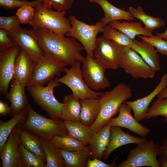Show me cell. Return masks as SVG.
Masks as SVG:
<instances>
[{"label":"cell","instance_id":"1","mask_svg":"<svg viewBox=\"0 0 167 167\" xmlns=\"http://www.w3.org/2000/svg\"><path fill=\"white\" fill-rule=\"evenodd\" d=\"M36 30L45 54L51 55L68 66L83 64L85 57L81 52L84 49L76 39L58 35L46 29Z\"/></svg>","mask_w":167,"mask_h":167},{"label":"cell","instance_id":"2","mask_svg":"<svg viewBox=\"0 0 167 167\" xmlns=\"http://www.w3.org/2000/svg\"><path fill=\"white\" fill-rule=\"evenodd\" d=\"M131 88L123 83L118 84L111 90L100 96V110L97 118L90 127L95 133L107 124L119 112L121 105L132 96Z\"/></svg>","mask_w":167,"mask_h":167},{"label":"cell","instance_id":"3","mask_svg":"<svg viewBox=\"0 0 167 167\" xmlns=\"http://www.w3.org/2000/svg\"><path fill=\"white\" fill-rule=\"evenodd\" d=\"M48 4L41 3L34 8L33 17L28 24L35 30L46 29L65 36L71 27L69 19L65 17L66 11H55Z\"/></svg>","mask_w":167,"mask_h":167},{"label":"cell","instance_id":"4","mask_svg":"<svg viewBox=\"0 0 167 167\" xmlns=\"http://www.w3.org/2000/svg\"><path fill=\"white\" fill-rule=\"evenodd\" d=\"M22 127L40 138L50 140L56 135L66 136L68 131L61 119L48 118L36 112L30 104Z\"/></svg>","mask_w":167,"mask_h":167},{"label":"cell","instance_id":"5","mask_svg":"<svg viewBox=\"0 0 167 167\" xmlns=\"http://www.w3.org/2000/svg\"><path fill=\"white\" fill-rule=\"evenodd\" d=\"M68 19L71 27L65 36L78 40L84 47L87 55L94 58V50L97 36L99 33L103 32L105 26L101 20L92 25L78 20L73 15H70Z\"/></svg>","mask_w":167,"mask_h":167},{"label":"cell","instance_id":"6","mask_svg":"<svg viewBox=\"0 0 167 167\" xmlns=\"http://www.w3.org/2000/svg\"><path fill=\"white\" fill-rule=\"evenodd\" d=\"M57 78L45 86H31L27 87V89L34 102L46 112L50 118L61 119L62 104L57 100L54 94V89L60 84Z\"/></svg>","mask_w":167,"mask_h":167},{"label":"cell","instance_id":"7","mask_svg":"<svg viewBox=\"0 0 167 167\" xmlns=\"http://www.w3.org/2000/svg\"><path fill=\"white\" fill-rule=\"evenodd\" d=\"M160 146L152 140L137 144L129 151L127 159L118 167H159L157 156Z\"/></svg>","mask_w":167,"mask_h":167},{"label":"cell","instance_id":"8","mask_svg":"<svg viewBox=\"0 0 167 167\" xmlns=\"http://www.w3.org/2000/svg\"><path fill=\"white\" fill-rule=\"evenodd\" d=\"M34 63L33 74L27 87L47 85L64 72L65 69L68 66L65 63L47 54Z\"/></svg>","mask_w":167,"mask_h":167},{"label":"cell","instance_id":"9","mask_svg":"<svg viewBox=\"0 0 167 167\" xmlns=\"http://www.w3.org/2000/svg\"><path fill=\"white\" fill-rule=\"evenodd\" d=\"M81 63H78L65 68V74L60 78H57L58 81L68 87L72 93L80 99H98L102 93L96 92L90 88L85 83L83 76Z\"/></svg>","mask_w":167,"mask_h":167},{"label":"cell","instance_id":"10","mask_svg":"<svg viewBox=\"0 0 167 167\" xmlns=\"http://www.w3.org/2000/svg\"><path fill=\"white\" fill-rule=\"evenodd\" d=\"M119 67L135 79H152L156 72L131 47H122Z\"/></svg>","mask_w":167,"mask_h":167},{"label":"cell","instance_id":"11","mask_svg":"<svg viewBox=\"0 0 167 167\" xmlns=\"http://www.w3.org/2000/svg\"><path fill=\"white\" fill-rule=\"evenodd\" d=\"M122 46L102 37L97 38L94 50L95 59L106 70L119 68Z\"/></svg>","mask_w":167,"mask_h":167},{"label":"cell","instance_id":"12","mask_svg":"<svg viewBox=\"0 0 167 167\" xmlns=\"http://www.w3.org/2000/svg\"><path fill=\"white\" fill-rule=\"evenodd\" d=\"M8 34L15 44L24 50L34 63L45 57V54L40 45L36 30L21 28L8 32Z\"/></svg>","mask_w":167,"mask_h":167},{"label":"cell","instance_id":"13","mask_svg":"<svg viewBox=\"0 0 167 167\" xmlns=\"http://www.w3.org/2000/svg\"><path fill=\"white\" fill-rule=\"evenodd\" d=\"M106 70L95 58L87 55L82 71L84 81L90 88L98 90L110 86V84L105 75Z\"/></svg>","mask_w":167,"mask_h":167},{"label":"cell","instance_id":"14","mask_svg":"<svg viewBox=\"0 0 167 167\" xmlns=\"http://www.w3.org/2000/svg\"><path fill=\"white\" fill-rule=\"evenodd\" d=\"M25 121L19 123L9 135L1 150L2 167H22L19 157L20 135Z\"/></svg>","mask_w":167,"mask_h":167},{"label":"cell","instance_id":"15","mask_svg":"<svg viewBox=\"0 0 167 167\" xmlns=\"http://www.w3.org/2000/svg\"><path fill=\"white\" fill-rule=\"evenodd\" d=\"M20 49V47L15 45L0 51V92L5 96L13 79L15 61Z\"/></svg>","mask_w":167,"mask_h":167},{"label":"cell","instance_id":"16","mask_svg":"<svg viewBox=\"0 0 167 167\" xmlns=\"http://www.w3.org/2000/svg\"><path fill=\"white\" fill-rule=\"evenodd\" d=\"M132 110L128 105L122 103L119 108L118 116L111 119L108 123L111 126L126 128L142 137L146 136L150 133V129L139 123L132 115Z\"/></svg>","mask_w":167,"mask_h":167},{"label":"cell","instance_id":"17","mask_svg":"<svg viewBox=\"0 0 167 167\" xmlns=\"http://www.w3.org/2000/svg\"><path fill=\"white\" fill-rule=\"evenodd\" d=\"M167 86V74H164L154 90L145 97L131 101H125L123 103L128 105L134 113V117L139 122L144 119L153 99Z\"/></svg>","mask_w":167,"mask_h":167},{"label":"cell","instance_id":"18","mask_svg":"<svg viewBox=\"0 0 167 167\" xmlns=\"http://www.w3.org/2000/svg\"><path fill=\"white\" fill-rule=\"evenodd\" d=\"M34 66V62L30 56L20 48L15 61L13 79L27 87L32 78Z\"/></svg>","mask_w":167,"mask_h":167},{"label":"cell","instance_id":"19","mask_svg":"<svg viewBox=\"0 0 167 167\" xmlns=\"http://www.w3.org/2000/svg\"><path fill=\"white\" fill-rule=\"evenodd\" d=\"M147 140L144 138L136 137L125 132L121 127L111 126L109 142L104 153L103 158L107 160L114 150L120 147L130 144H137Z\"/></svg>","mask_w":167,"mask_h":167},{"label":"cell","instance_id":"20","mask_svg":"<svg viewBox=\"0 0 167 167\" xmlns=\"http://www.w3.org/2000/svg\"><path fill=\"white\" fill-rule=\"evenodd\" d=\"M92 3L98 4L103 10L105 15L101 21L105 26L116 21L125 20L133 21L135 18L128 11L117 8L107 0H89Z\"/></svg>","mask_w":167,"mask_h":167},{"label":"cell","instance_id":"21","mask_svg":"<svg viewBox=\"0 0 167 167\" xmlns=\"http://www.w3.org/2000/svg\"><path fill=\"white\" fill-rule=\"evenodd\" d=\"M137 52L155 72L161 69L160 59L156 49L151 44L143 41L135 39L131 47Z\"/></svg>","mask_w":167,"mask_h":167},{"label":"cell","instance_id":"22","mask_svg":"<svg viewBox=\"0 0 167 167\" xmlns=\"http://www.w3.org/2000/svg\"><path fill=\"white\" fill-rule=\"evenodd\" d=\"M26 87L25 85L12 80L11 88L5 96L10 103V115L11 117L26 107L29 103L25 92Z\"/></svg>","mask_w":167,"mask_h":167},{"label":"cell","instance_id":"23","mask_svg":"<svg viewBox=\"0 0 167 167\" xmlns=\"http://www.w3.org/2000/svg\"><path fill=\"white\" fill-rule=\"evenodd\" d=\"M111 126L108 123L98 131L95 132L88 146L91 152V157L100 160L107 147L110 137Z\"/></svg>","mask_w":167,"mask_h":167},{"label":"cell","instance_id":"24","mask_svg":"<svg viewBox=\"0 0 167 167\" xmlns=\"http://www.w3.org/2000/svg\"><path fill=\"white\" fill-rule=\"evenodd\" d=\"M61 119L63 121H80V99L72 93L65 96L62 103Z\"/></svg>","mask_w":167,"mask_h":167},{"label":"cell","instance_id":"25","mask_svg":"<svg viewBox=\"0 0 167 167\" xmlns=\"http://www.w3.org/2000/svg\"><path fill=\"white\" fill-rule=\"evenodd\" d=\"M132 21L121 22L119 20H117L112 22L109 24L123 33L133 40L135 39L136 36L139 35L147 37H151L153 35L152 32L143 27L142 23Z\"/></svg>","mask_w":167,"mask_h":167},{"label":"cell","instance_id":"26","mask_svg":"<svg viewBox=\"0 0 167 167\" xmlns=\"http://www.w3.org/2000/svg\"><path fill=\"white\" fill-rule=\"evenodd\" d=\"M66 163V167H86L87 162L91 156L89 146L79 150L68 151L59 149Z\"/></svg>","mask_w":167,"mask_h":167},{"label":"cell","instance_id":"27","mask_svg":"<svg viewBox=\"0 0 167 167\" xmlns=\"http://www.w3.org/2000/svg\"><path fill=\"white\" fill-rule=\"evenodd\" d=\"M68 131V136L82 142L85 146L88 145L94 132L90 126L79 122L64 121Z\"/></svg>","mask_w":167,"mask_h":167},{"label":"cell","instance_id":"28","mask_svg":"<svg viewBox=\"0 0 167 167\" xmlns=\"http://www.w3.org/2000/svg\"><path fill=\"white\" fill-rule=\"evenodd\" d=\"M80 100L81 105L80 122L90 126L94 122L99 115L100 110L99 99H84Z\"/></svg>","mask_w":167,"mask_h":167},{"label":"cell","instance_id":"29","mask_svg":"<svg viewBox=\"0 0 167 167\" xmlns=\"http://www.w3.org/2000/svg\"><path fill=\"white\" fill-rule=\"evenodd\" d=\"M28 105L9 120L4 122L0 120V151L6 141L9 135L16 126L27 119L28 113Z\"/></svg>","mask_w":167,"mask_h":167},{"label":"cell","instance_id":"30","mask_svg":"<svg viewBox=\"0 0 167 167\" xmlns=\"http://www.w3.org/2000/svg\"><path fill=\"white\" fill-rule=\"evenodd\" d=\"M20 140L26 149L39 156L46 164L45 155L40 137L23 128L20 134Z\"/></svg>","mask_w":167,"mask_h":167},{"label":"cell","instance_id":"31","mask_svg":"<svg viewBox=\"0 0 167 167\" xmlns=\"http://www.w3.org/2000/svg\"><path fill=\"white\" fill-rule=\"evenodd\" d=\"M40 140L45 155L46 167H66L59 149L51 140L41 138Z\"/></svg>","mask_w":167,"mask_h":167},{"label":"cell","instance_id":"32","mask_svg":"<svg viewBox=\"0 0 167 167\" xmlns=\"http://www.w3.org/2000/svg\"><path fill=\"white\" fill-rule=\"evenodd\" d=\"M128 11L135 19L140 20L144 24V28L150 32L161 28L165 24V21L161 18L153 17L146 14L141 6H138L136 8L129 6Z\"/></svg>","mask_w":167,"mask_h":167},{"label":"cell","instance_id":"33","mask_svg":"<svg viewBox=\"0 0 167 167\" xmlns=\"http://www.w3.org/2000/svg\"><path fill=\"white\" fill-rule=\"evenodd\" d=\"M102 37L124 47H131L133 41L124 33L109 24L105 27Z\"/></svg>","mask_w":167,"mask_h":167},{"label":"cell","instance_id":"34","mask_svg":"<svg viewBox=\"0 0 167 167\" xmlns=\"http://www.w3.org/2000/svg\"><path fill=\"white\" fill-rule=\"evenodd\" d=\"M19 152L22 167H46L42 159L23 145L20 141Z\"/></svg>","mask_w":167,"mask_h":167},{"label":"cell","instance_id":"35","mask_svg":"<svg viewBox=\"0 0 167 167\" xmlns=\"http://www.w3.org/2000/svg\"><path fill=\"white\" fill-rule=\"evenodd\" d=\"M50 140L58 148L68 151L79 150L86 146L81 141L68 135H56Z\"/></svg>","mask_w":167,"mask_h":167},{"label":"cell","instance_id":"36","mask_svg":"<svg viewBox=\"0 0 167 167\" xmlns=\"http://www.w3.org/2000/svg\"><path fill=\"white\" fill-rule=\"evenodd\" d=\"M162 116L167 122V97L157 99L149 108L144 119Z\"/></svg>","mask_w":167,"mask_h":167},{"label":"cell","instance_id":"37","mask_svg":"<svg viewBox=\"0 0 167 167\" xmlns=\"http://www.w3.org/2000/svg\"><path fill=\"white\" fill-rule=\"evenodd\" d=\"M142 40L146 41L156 48L157 52L163 55L167 56V40L153 35L151 37H147L142 35L137 36Z\"/></svg>","mask_w":167,"mask_h":167},{"label":"cell","instance_id":"38","mask_svg":"<svg viewBox=\"0 0 167 167\" xmlns=\"http://www.w3.org/2000/svg\"><path fill=\"white\" fill-rule=\"evenodd\" d=\"M21 23L17 15L0 16V28L11 32L21 28Z\"/></svg>","mask_w":167,"mask_h":167},{"label":"cell","instance_id":"39","mask_svg":"<svg viewBox=\"0 0 167 167\" xmlns=\"http://www.w3.org/2000/svg\"><path fill=\"white\" fill-rule=\"evenodd\" d=\"M42 2L40 0L32 1L19 0H0V7L6 9L19 8L24 5H29L35 8Z\"/></svg>","mask_w":167,"mask_h":167},{"label":"cell","instance_id":"40","mask_svg":"<svg viewBox=\"0 0 167 167\" xmlns=\"http://www.w3.org/2000/svg\"><path fill=\"white\" fill-rule=\"evenodd\" d=\"M34 11V8L33 7L24 5L18 9L15 15L21 24H27L33 18Z\"/></svg>","mask_w":167,"mask_h":167},{"label":"cell","instance_id":"41","mask_svg":"<svg viewBox=\"0 0 167 167\" xmlns=\"http://www.w3.org/2000/svg\"><path fill=\"white\" fill-rule=\"evenodd\" d=\"M51 5L59 11H66L70 9L74 0H40Z\"/></svg>","mask_w":167,"mask_h":167},{"label":"cell","instance_id":"42","mask_svg":"<svg viewBox=\"0 0 167 167\" xmlns=\"http://www.w3.org/2000/svg\"><path fill=\"white\" fill-rule=\"evenodd\" d=\"M16 45L10 38L8 32L0 28V51H2Z\"/></svg>","mask_w":167,"mask_h":167},{"label":"cell","instance_id":"43","mask_svg":"<svg viewBox=\"0 0 167 167\" xmlns=\"http://www.w3.org/2000/svg\"><path fill=\"white\" fill-rule=\"evenodd\" d=\"M116 159H115L113 163L109 164L102 161L101 160L96 158L91 160L89 159L88 161L86 167H116L115 165V162Z\"/></svg>","mask_w":167,"mask_h":167},{"label":"cell","instance_id":"44","mask_svg":"<svg viewBox=\"0 0 167 167\" xmlns=\"http://www.w3.org/2000/svg\"><path fill=\"white\" fill-rule=\"evenodd\" d=\"M11 108L7 103L2 100H0V115L1 116L6 117L10 115Z\"/></svg>","mask_w":167,"mask_h":167},{"label":"cell","instance_id":"45","mask_svg":"<svg viewBox=\"0 0 167 167\" xmlns=\"http://www.w3.org/2000/svg\"><path fill=\"white\" fill-rule=\"evenodd\" d=\"M159 156L161 157L167 159V138L164 140L160 146Z\"/></svg>","mask_w":167,"mask_h":167},{"label":"cell","instance_id":"46","mask_svg":"<svg viewBox=\"0 0 167 167\" xmlns=\"http://www.w3.org/2000/svg\"><path fill=\"white\" fill-rule=\"evenodd\" d=\"M159 167H167V159L160 157L158 160Z\"/></svg>","mask_w":167,"mask_h":167},{"label":"cell","instance_id":"47","mask_svg":"<svg viewBox=\"0 0 167 167\" xmlns=\"http://www.w3.org/2000/svg\"><path fill=\"white\" fill-rule=\"evenodd\" d=\"M157 98H163L167 97V87H166L157 96Z\"/></svg>","mask_w":167,"mask_h":167},{"label":"cell","instance_id":"48","mask_svg":"<svg viewBox=\"0 0 167 167\" xmlns=\"http://www.w3.org/2000/svg\"><path fill=\"white\" fill-rule=\"evenodd\" d=\"M156 35L162 38L164 40H167V29L163 33L157 32Z\"/></svg>","mask_w":167,"mask_h":167},{"label":"cell","instance_id":"49","mask_svg":"<svg viewBox=\"0 0 167 167\" xmlns=\"http://www.w3.org/2000/svg\"><path fill=\"white\" fill-rule=\"evenodd\" d=\"M20 1H25V0H20Z\"/></svg>","mask_w":167,"mask_h":167}]
</instances>
